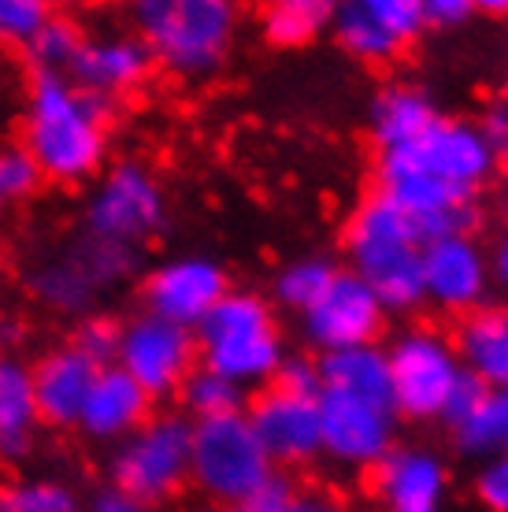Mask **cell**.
<instances>
[{
	"label": "cell",
	"mask_w": 508,
	"mask_h": 512,
	"mask_svg": "<svg viewBox=\"0 0 508 512\" xmlns=\"http://www.w3.org/2000/svg\"><path fill=\"white\" fill-rule=\"evenodd\" d=\"M345 249L353 275L371 294L379 297L382 308L423 305V242L416 234V223L390 205L382 193H371L364 205L356 208L353 223L345 231Z\"/></svg>",
	"instance_id": "1"
},
{
	"label": "cell",
	"mask_w": 508,
	"mask_h": 512,
	"mask_svg": "<svg viewBox=\"0 0 508 512\" xmlns=\"http://www.w3.org/2000/svg\"><path fill=\"white\" fill-rule=\"evenodd\" d=\"M26 153L49 179H86L104 156V119L97 97L75 90L60 75L34 78L26 112Z\"/></svg>",
	"instance_id": "2"
},
{
	"label": "cell",
	"mask_w": 508,
	"mask_h": 512,
	"mask_svg": "<svg viewBox=\"0 0 508 512\" xmlns=\"http://www.w3.org/2000/svg\"><path fill=\"white\" fill-rule=\"evenodd\" d=\"M204 368L223 375L234 386L267 383L282 364V342L271 312L256 294H223L216 308L193 327Z\"/></svg>",
	"instance_id": "3"
},
{
	"label": "cell",
	"mask_w": 508,
	"mask_h": 512,
	"mask_svg": "<svg viewBox=\"0 0 508 512\" xmlns=\"http://www.w3.org/2000/svg\"><path fill=\"white\" fill-rule=\"evenodd\" d=\"M238 15L227 0H145L138 4L141 45L171 71L204 75L227 56Z\"/></svg>",
	"instance_id": "4"
},
{
	"label": "cell",
	"mask_w": 508,
	"mask_h": 512,
	"mask_svg": "<svg viewBox=\"0 0 508 512\" xmlns=\"http://www.w3.org/2000/svg\"><path fill=\"white\" fill-rule=\"evenodd\" d=\"M275 475V464L264 453L245 412L216 420H193L190 431V479L223 505H242L249 494Z\"/></svg>",
	"instance_id": "5"
},
{
	"label": "cell",
	"mask_w": 508,
	"mask_h": 512,
	"mask_svg": "<svg viewBox=\"0 0 508 512\" xmlns=\"http://www.w3.org/2000/svg\"><path fill=\"white\" fill-rule=\"evenodd\" d=\"M494 171L497 153L490 149L483 127L457 119H438L416 141L379 156V175H420L468 193H479Z\"/></svg>",
	"instance_id": "6"
},
{
	"label": "cell",
	"mask_w": 508,
	"mask_h": 512,
	"mask_svg": "<svg viewBox=\"0 0 508 512\" xmlns=\"http://www.w3.org/2000/svg\"><path fill=\"white\" fill-rule=\"evenodd\" d=\"M190 431L193 423L182 416L145 420L115 453V487L141 505L175 494L190 479Z\"/></svg>",
	"instance_id": "7"
},
{
	"label": "cell",
	"mask_w": 508,
	"mask_h": 512,
	"mask_svg": "<svg viewBox=\"0 0 508 512\" xmlns=\"http://www.w3.org/2000/svg\"><path fill=\"white\" fill-rule=\"evenodd\" d=\"M386 360H390V390H394L397 416H412V420L442 416L445 397L457 383V375L464 372L457 349L431 331H412L397 338Z\"/></svg>",
	"instance_id": "8"
},
{
	"label": "cell",
	"mask_w": 508,
	"mask_h": 512,
	"mask_svg": "<svg viewBox=\"0 0 508 512\" xmlns=\"http://www.w3.org/2000/svg\"><path fill=\"white\" fill-rule=\"evenodd\" d=\"M164 223V193L138 164H119L89 201V238L134 249Z\"/></svg>",
	"instance_id": "9"
},
{
	"label": "cell",
	"mask_w": 508,
	"mask_h": 512,
	"mask_svg": "<svg viewBox=\"0 0 508 512\" xmlns=\"http://www.w3.org/2000/svg\"><path fill=\"white\" fill-rule=\"evenodd\" d=\"M193 353H197L193 331L145 312L119 331V353L115 357H119V368L145 394L160 397L186 383V375L193 372Z\"/></svg>",
	"instance_id": "10"
},
{
	"label": "cell",
	"mask_w": 508,
	"mask_h": 512,
	"mask_svg": "<svg viewBox=\"0 0 508 512\" xmlns=\"http://www.w3.org/2000/svg\"><path fill=\"white\" fill-rule=\"evenodd\" d=\"M397 412L338 390H319V438L323 453L353 468H375L394 449Z\"/></svg>",
	"instance_id": "11"
},
{
	"label": "cell",
	"mask_w": 508,
	"mask_h": 512,
	"mask_svg": "<svg viewBox=\"0 0 508 512\" xmlns=\"http://www.w3.org/2000/svg\"><path fill=\"white\" fill-rule=\"evenodd\" d=\"M386 308L353 271H334L331 286L305 312V334L319 353L371 346L382 331Z\"/></svg>",
	"instance_id": "12"
},
{
	"label": "cell",
	"mask_w": 508,
	"mask_h": 512,
	"mask_svg": "<svg viewBox=\"0 0 508 512\" xmlns=\"http://www.w3.org/2000/svg\"><path fill=\"white\" fill-rule=\"evenodd\" d=\"M334 38L360 60H386L408 41L420 38L423 4L420 0H349L334 4Z\"/></svg>",
	"instance_id": "13"
},
{
	"label": "cell",
	"mask_w": 508,
	"mask_h": 512,
	"mask_svg": "<svg viewBox=\"0 0 508 512\" xmlns=\"http://www.w3.org/2000/svg\"><path fill=\"white\" fill-rule=\"evenodd\" d=\"M271 464H308L323 453L319 438V397L286 394L271 386L245 412Z\"/></svg>",
	"instance_id": "14"
},
{
	"label": "cell",
	"mask_w": 508,
	"mask_h": 512,
	"mask_svg": "<svg viewBox=\"0 0 508 512\" xmlns=\"http://www.w3.org/2000/svg\"><path fill=\"white\" fill-rule=\"evenodd\" d=\"M223 294H227V275H223L219 264L204 260V256L171 260L145 286L149 312L167 323L186 327V331H193L216 308V301Z\"/></svg>",
	"instance_id": "15"
},
{
	"label": "cell",
	"mask_w": 508,
	"mask_h": 512,
	"mask_svg": "<svg viewBox=\"0 0 508 512\" xmlns=\"http://www.w3.org/2000/svg\"><path fill=\"white\" fill-rule=\"evenodd\" d=\"M486 282V256L468 234L423 245V297H431L434 305L449 312H475L486 297Z\"/></svg>",
	"instance_id": "16"
},
{
	"label": "cell",
	"mask_w": 508,
	"mask_h": 512,
	"mask_svg": "<svg viewBox=\"0 0 508 512\" xmlns=\"http://www.w3.org/2000/svg\"><path fill=\"white\" fill-rule=\"evenodd\" d=\"M375 490L386 512H442L445 464L427 449H390L375 464Z\"/></svg>",
	"instance_id": "17"
},
{
	"label": "cell",
	"mask_w": 508,
	"mask_h": 512,
	"mask_svg": "<svg viewBox=\"0 0 508 512\" xmlns=\"http://www.w3.org/2000/svg\"><path fill=\"white\" fill-rule=\"evenodd\" d=\"M97 372H101V368L89 357H82L75 346H64V349H56V353H49V357L30 372L34 375L38 420H49V423H56V427L78 423Z\"/></svg>",
	"instance_id": "18"
},
{
	"label": "cell",
	"mask_w": 508,
	"mask_h": 512,
	"mask_svg": "<svg viewBox=\"0 0 508 512\" xmlns=\"http://www.w3.org/2000/svg\"><path fill=\"white\" fill-rule=\"evenodd\" d=\"M149 401L153 397L145 394L119 364H108V368L97 372V379L89 386L78 427L93 438L134 435L141 423H145V416H149Z\"/></svg>",
	"instance_id": "19"
},
{
	"label": "cell",
	"mask_w": 508,
	"mask_h": 512,
	"mask_svg": "<svg viewBox=\"0 0 508 512\" xmlns=\"http://www.w3.org/2000/svg\"><path fill=\"white\" fill-rule=\"evenodd\" d=\"M149 49L134 38H93L82 41L78 56L71 60V75L78 78L82 93H123L138 86L149 71Z\"/></svg>",
	"instance_id": "20"
},
{
	"label": "cell",
	"mask_w": 508,
	"mask_h": 512,
	"mask_svg": "<svg viewBox=\"0 0 508 512\" xmlns=\"http://www.w3.org/2000/svg\"><path fill=\"white\" fill-rule=\"evenodd\" d=\"M460 368L490 390H508V308H475L457 334Z\"/></svg>",
	"instance_id": "21"
},
{
	"label": "cell",
	"mask_w": 508,
	"mask_h": 512,
	"mask_svg": "<svg viewBox=\"0 0 508 512\" xmlns=\"http://www.w3.org/2000/svg\"><path fill=\"white\" fill-rule=\"evenodd\" d=\"M316 364H319V386H323V390L353 394V397H364V401H375V405L394 409L386 349H379V346L338 349V353H323Z\"/></svg>",
	"instance_id": "22"
},
{
	"label": "cell",
	"mask_w": 508,
	"mask_h": 512,
	"mask_svg": "<svg viewBox=\"0 0 508 512\" xmlns=\"http://www.w3.org/2000/svg\"><path fill=\"white\" fill-rule=\"evenodd\" d=\"M34 423H38L34 375L19 360L0 357V457L4 461H23L30 453Z\"/></svg>",
	"instance_id": "23"
},
{
	"label": "cell",
	"mask_w": 508,
	"mask_h": 512,
	"mask_svg": "<svg viewBox=\"0 0 508 512\" xmlns=\"http://www.w3.org/2000/svg\"><path fill=\"white\" fill-rule=\"evenodd\" d=\"M438 108L423 90L416 86H386V90L371 101V134L379 141L382 153H390L397 145H408L420 134L438 123Z\"/></svg>",
	"instance_id": "24"
},
{
	"label": "cell",
	"mask_w": 508,
	"mask_h": 512,
	"mask_svg": "<svg viewBox=\"0 0 508 512\" xmlns=\"http://www.w3.org/2000/svg\"><path fill=\"white\" fill-rule=\"evenodd\" d=\"M453 431L468 457H501L508 446V390H486Z\"/></svg>",
	"instance_id": "25"
},
{
	"label": "cell",
	"mask_w": 508,
	"mask_h": 512,
	"mask_svg": "<svg viewBox=\"0 0 508 512\" xmlns=\"http://www.w3.org/2000/svg\"><path fill=\"white\" fill-rule=\"evenodd\" d=\"M331 15L334 4L327 0H279L264 12V34L271 45L293 49L316 38L323 26H331Z\"/></svg>",
	"instance_id": "26"
},
{
	"label": "cell",
	"mask_w": 508,
	"mask_h": 512,
	"mask_svg": "<svg viewBox=\"0 0 508 512\" xmlns=\"http://www.w3.org/2000/svg\"><path fill=\"white\" fill-rule=\"evenodd\" d=\"M178 390H182V405L193 412V420H216V416H230V412H245L242 386H234L223 375L208 372L204 364L193 368Z\"/></svg>",
	"instance_id": "27"
},
{
	"label": "cell",
	"mask_w": 508,
	"mask_h": 512,
	"mask_svg": "<svg viewBox=\"0 0 508 512\" xmlns=\"http://www.w3.org/2000/svg\"><path fill=\"white\" fill-rule=\"evenodd\" d=\"M82 34L71 19H45L41 30L26 41V56L38 64V75H60V67H71V60L82 49Z\"/></svg>",
	"instance_id": "28"
},
{
	"label": "cell",
	"mask_w": 508,
	"mask_h": 512,
	"mask_svg": "<svg viewBox=\"0 0 508 512\" xmlns=\"http://www.w3.org/2000/svg\"><path fill=\"white\" fill-rule=\"evenodd\" d=\"M238 512H345V509L334 498L297 490L286 475L275 472L264 487L256 490V494H249V498L238 505Z\"/></svg>",
	"instance_id": "29"
},
{
	"label": "cell",
	"mask_w": 508,
	"mask_h": 512,
	"mask_svg": "<svg viewBox=\"0 0 508 512\" xmlns=\"http://www.w3.org/2000/svg\"><path fill=\"white\" fill-rule=\"evenodd\" d=\"M97 290H101V286L89 279L86 268H82L78 260L52 264V268H45L38 275V294L45 297L52 308H64V312H82Z\"/></svg>",
	"instance_id": "30"
},
{
	"label": "cell",
	"mask_w": 508,
	"mask_h": 512,
	"mask_svg": "<svg viewBox=\"0 0 508 512\" xmlns=\"http://www.w3.org/2000/svg\"><path fill=\"white\" fill-rule=\"evenodd\" d=\"M334 271L327 260H297L290 268H282L279 282H275V294L286 308H297V312H308L316 305L323 290L331 286Z\"/></svg>",
	"instance_id": "31"
},
{
	"label": "cell",
	"mask_w": 508,
	"mask_h": 512,
	"mask_svg": "<svg viewBox=\"0 0 508 512\" xmlns=\"http://www.w3.org/2000/svg\"><path fill=\"white\" fill-rule=\"evenodd\" d=\"M0 512H75V498L64 483L26 479L0 490Z\"/></svg>",
	"instance_id": "32"
},
{
	"label": "cell",
	"mask_w": 508,
	"mask_h": 512,
	"mask_svg": "<svg viewBox=\"0 0 508 512\" xmlns=\"http://www.w3.org/2000/svg\"><path fill=\"white\" fill-rule=\"evenodd\" d=\"M49 19L41 0H0V41H30Z\"/></svg>",
	"instance_id": "33"
},
{
	"label": "cell",
	"mask_w": 508,
	"mask_h": 512,
	"mask_svg": "<svg viewBox=\"0 0 508 512\" xmlns=\"http://www.w3.org/2000/svg\"><path fill=\"white\" fill-rule=\"evenodd\" d=\"M41 167L34 164V156L26 153V149H8V153H0V190L4 197H26V193H34L41 186Z\"/></svg>",
	"instance_id": "34"
},
{
	"label": "cell",
	"mask_w": 508,
	"mask_h": 512,
	"mask_svg": "<svg viewBox=\"0 0 508 512\" xmlns=\"http://www.w3.org/2000/svg\"><path fill=\"white\" fill-rule=\"evenodd\" d=\"M75 349L82 357H89L97 368H108V360H115L119 353V327L112 320H101V316H93L78 327L75 334Z\"/></svg>",
	"instance_id": "35"
},
{
	"label": "cell",
	"mask_w": 508,
	"mask_h": 512,
	"mask_svg": "<svg viewBox=\"0 0 508 512\" xmlns=\"http://www.w3.org/2000/svg\"><path fill=\"white\" fill-rule=\"evenodd\" d=\"M275 386L286 394L301 397H319V364L312 357H282L279 372H275Z\"/></svg>",
	"instance_id": "36"
},
{
	"label": "cell",
	"mask_w": 508,
	"mask_h": 512,
	"mask_svg": "<svg viewBox=\"0 0 508 512\" xmlns=\"http://www.w3.org/2000/svg\"><path fill=\"white\" fill-rule=\"evenodd\" d=\"M490 390V386H483L479 379L471 372H460L457 383H453V390H449V397H445V409H442V420L449 423V427H457L464 416H468L479 401H483V394Z\"/></svg>",
	"instance_id": "37"
},
{
	"label": "cell",
	"mask_w": 508,
	"mask_h": 512,
	"mask_svg": "<svg viewBox=\"0 0 508 512\" xmlns=\"http://www.w3.org/2000/svg\"><path fill=\"white\" fill-rule=\"evenodd\" d=\"M479 501H483L486 509L494 512H508V461L505 457H494V461L486 464L483 472H479Z\"/></svg>",
	"instance_id": "38"
},
{
	"label": "cell",
	"mask_w": 508,
	"mask_h": 512,
	"mask_svg": "<svg viewBox=\"0 0 508 512\" xmlns=\"http://www.w3.org/2000/svg\"><path fill=\"white\" fill-rule=\"evenodd\" d=\"M423 4V26H464L475 15V0H420Z\"/></svg>",
	"instance_id": "39"
},
{
	"label": "cell",
	"mask_w": 508,
	"mask_h": 512,
	"mask_svg": "<svg viewBox=\"0 0 508 512\" xmlns=\"http://www.w3.org/2000/svg\"><path fill=\"white\" fill-rule=\"evenodd\" d=\"M483 134H486V141H490V149L497 153V160H501V156L508 160V97L490 108V116H486V123H483Z\"/></svg>",
	"instance_id": "40"
},
{
	"label": "cell",
	"mask_w": 508,
	"mask_h": 512,
	"mask_svg": "<svg viewBox=\"0 0 508 512\" xmlns=\"http://www.w3.org/2000/svg\"><path fill=\"white\" fill-rule=\"evenodd\" d=\"M89 512H145V505H141L138 498H130L127 490H101L97 498H93V505H89Z\"/></svg>",
	"instance_id": "41"
},
{
	"label": "cell",
	"mask_w": 508,
	"mask_h": 512,
	"mask_svg": "<svg viewBox=\"0 0 508 512\" xmlns=\"http://www.w3.org/2000/svg\"><path fill=\"white\" fill-rule=\"evenodd\" d=\"M494 275H497V282L508 290V231H505V238L497 242V249H494Z\"/></svg>",
	"instance_id": "42"
},
{
	"label": "cell",
	"mask_w": 508,
	"mask_h": 512,
	"mask_svg": "<svg viewBox=\"0 0 508 512\" xmlns=\"http://www.w3.org/2000/svg\"><path fill=\"white\" fill-rule=\"evenodd\" d=\"M475 12L508 15V0H475Z\"/></svg>",
	"instance_id": "43"
},
{
	"label": "cell",
	"mask_w": 508,
	"mask_h": 512,
	"mask_svg": "<svg viewBox=\"0 0 508 512\" xmlns=\"http://www.w3.org/2000/svg\"><path fill=\"white\" fill-rule=\"evenodd\" d=\"M505 216H508V193H505Z\"/></svg>",
	"instance_id": "44"
},
{
	"label": "cell",
	"mask_w": 508,
	"mask_h": 512,
	"mask_svg": "<svg viewBox=\"0 0 508 512\" xmlns=\"http://www.w3.org/2000/svg\"><path fill=\"white\" fill-rule=\"evenodd\" d=\"M501 457H505V461H508V446H505V453H501Z\"/></svg>",
	"instance_id": "45"
},
{
	"label": "cell",
	"mask_w": 508,
	"mask_h": 512,
	"mask_svg": "<svg viewBox=\"0 0 508 512\" xmlns=\"http://www.w3.org/2000/svg\"><path fill=\"white\" fill-rule=\"evenodd\" d=\"M0 205H4V190H0Z\"/></svg>",
	"instance_id": "46"
},
{
	"label": "cell",
	"mask_w": 508,
	"mask_h": 512,
	"mask_svg": "<svg viewBox=\"0 0 508 512\" xmlns=\"http://www.w3.org/2000/svg\"><path fill=\"white\" fill-rule=\"evenodd\" d=\"M208 512H223V509H208Z\"/></svg>",
	"instance_id": "47"
}]
</instances>
